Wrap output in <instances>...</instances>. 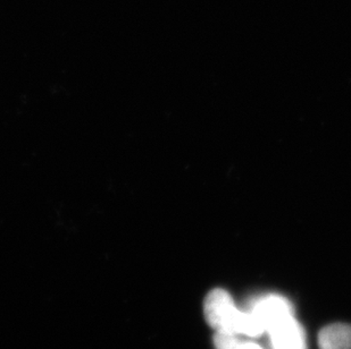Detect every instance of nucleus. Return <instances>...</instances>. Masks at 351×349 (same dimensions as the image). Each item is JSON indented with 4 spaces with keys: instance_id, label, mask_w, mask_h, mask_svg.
I'll return each instance as SVG.
<instances>
[{
    "instance_id": "nucleus-5",
    "label": "nucleus",
    "mask_w": 351,
    "mask_h": 349,
    "mask_svg": "<svg viewBox=\"0 0 351 349\" xmlns=\"http://www.w3.org/2000/svg\"><path fill=\"white\" fill-rule=\"evenodd\" d=\"M237 349H263L262 346H259L258 344L252 343V341H239Z\"/></svg>"
},
{
    "instance_id": "nucleus-2",
    "label": "nucleus",
    "mask_w": 351,
    "mask_h": 349,
    "mask_svg": "<svg viewBox=\"0 0 351 349\" xmlns=\"http://www.w3.org/2000/svg\"><path fill=\"white\" fill-rule=\"evenodd\" d=\"M258 313L273 349H307L305 331L293 315L289 300L280 296L269 298Z\"/></svg>"
},
{
    "instance_id": "nucleus-1",
    "label": "nucleus",
    "mask_w": 351,
    "mask_h": 349,
    "mask_svg": "<svg viewBox=\"0 0 351 349\" xmlns=\"http://www.w3.org/2000/svg\"><path fill=\"white\" fill-rule=\"evenodd\" d=\"M206 320L217 333L245 335L257 338L265 333L262 321L252 311L242 312L226 290L214 289L205 300Z\"/></svg>"
},
{
    "instance_id": "nucleus-4",
    "label": "nucleus",
    "mask_w": 351,
    "mask_h": 349,
    "mask_svg": "<svg viewBox=\"0 0 351 349\" xmlns=\"http://www.w3.org/2000/svg\"><path fill=\"white\" fill-rule=\"evenodd\" d=\"M214 341L216 349H237L240 339L233 333H216Z\"/></svg>"
},
{
    "instance_id": "nucleus-3",
    "label": "nucleus",
    "mask_w": 351,
    "mask_h": 349,
    "mask_svg": "<svg viewBox=\"0 0 351 349\" xmlns=\"http://www.w3.org/2000/svg\"><path fill=\"white\" fill-rule=\"evenodd\" d=\"M319 349H351V324L335 323L318 333Z\"/></svg>"
}]
</instances>
